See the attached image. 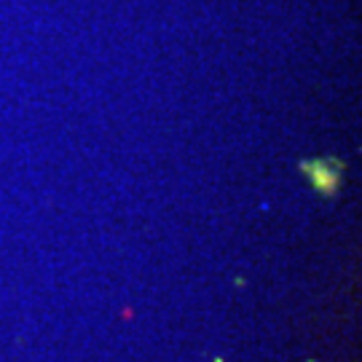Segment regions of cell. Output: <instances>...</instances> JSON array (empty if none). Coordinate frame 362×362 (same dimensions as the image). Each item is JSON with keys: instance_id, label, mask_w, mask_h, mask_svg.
<instances>
[{"instance_id": "obj_1", "label": "cell", "mask_w": 362, "mask_h": 362, "mask_svg": "<svg viewBox=\"0 0 362 362\" xmlns=\"http://www.w3.org/2000/svg\"><path fill=\"white\" fill-rule=\"evenodd\" d=\"M303 172L309 182L314 185V191L322 196H333L338 191V182H341V167L330 164V161H309L303 164Z\"/></svg>"}]
</instances>
